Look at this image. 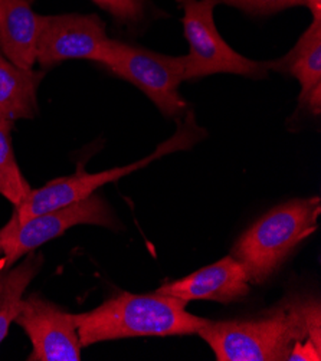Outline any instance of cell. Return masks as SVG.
Masks as SVG:
<instances>
[{"label": "cell", "instance_id": "11", "mask_svg": "<svg viewBox=\"0 0 321 361\" xmlns=\"http://www.w3.org/2000/svg\"><path fill=\"white\" fill-rule=\"evenodd\" d=\"M42 16L28 0H0V45L13 65L32 69L37 62Z\"/></svg>", "mask_w": 321, "mask_h": 361}, {"label": "cell", "instance_id": "7", "mask_svg": "<svg viewBox=\"0 0 321 361\" xmlns=\"http://www.w3.org/2000/svg\"><path fill=\"white\" fill-rule=\"evenodd\" d=\"M110 38L95 15L42 16L37 62L42 68L68 59H88L101 63Z\"/></svg>", "mask_w": 321, "mask_h": 361}, {"label": "cell", "instance_id": "10", "mask_svg": "<svg viewBox=\"0 0 321 361\" xmlns=\"http://www.w3.org/2000/svg\"><path fill=\"white\" fill-rule=\"evenodd\" d=\"M271 71H285L301 87L300 105L313 114L321 110V12L313 13L308 29L296 47L278 61H269Z\"/></svg>", "mask_w": 321, "mask_h": 361}, {"label": "cell", "instance_id": "8", "mask_svg": "<svg viewBox=\"0 0 321 361\" xmlns=\"http://www.w3.org/2000/svg\"><path fill=\"white\" fill-rule=\"evenodd\" d=\"M15 321L25 330L32 343L29 361H80L81 343L71 319L58 305L38 294L22 301Z\"/></svg>", "mask_w": 321, "mask_h": 361}, {"label": "cell", "instance_id": "15", "mask_svg": "<svg viewBox=\"0 0 321 361\" xmlns=\"http://www.w3.org/2000/svg\"><path fill=\"white\" fill-rule=\"evenodd\" d=\"M249 13L265 15L293 6H307L313 13L321 12V0H218Z\"/></svg>", "mask_w": 321, "mask_h": 361}, {"label": "cell", "instance_id": "17", "mask_svg": "<svg viewBox=\"0 0 321 361\" xmlns=\"http://www.w3.org/2000/svg\"><path fill=\"white\" fill-rule=\"evenodd\" d=\"M127 8H130L134 13L141 16V0H120Z\"/></svg>", "mask_w": 321, "mask_h": 361}, {"label": "cell", "instance_id": "14", "mask_svg": "<svg viewBox=\"0 0 321 361\" xmlns=\"http://www.w3.org/2000/svg\"><path fill=\"white\" fill-rule=\"evenodd\" d=\"M11 130L12 123L0 121V195L16 207L32 189L16 163Z\"/></svg>", "mask_w": 321, "mask_h": 361}, {"label": "cell", "instance_id": "16", "mask_svg": "<svg viewBox=\"0 0 321 361\" xmlns=\"http://www.w3.org/2000/svg\"><path fill=\"white\" fill-rule=\"evenodd\" d=\"M28 2L30 4L32 0H28ZM92 2L95 5H98L99 8L109 11L113 16H116L117 19H120L123 22H134L140 18L130 8H127L124 4H121L120 0H92Z\"/></svg>", "mask_w": 321, "mask_h": 361}, {"label": "cell", "instance_id": "4", "mask_svg": "<svg viewBox=\"0 0 321 361\" xmlns=\"http://www.w3.org/2000/svg\"><path fill=\"white\" fill-rule=\"evenodd\" d=\"M183 9V30L189 42L186 81L213 74H235L265 78L271 71L267 61H253L235 52L221 36L213 20L218 0H176Z\"/></svg>", "mask_w": 321, "mask_h": 361}, {"label": "cell", "instance_id": "18", "mask_svg": "<svg viewBox=\"0 0 321 361\" xmlns=\"http://www.w3.org/2000/svg\"><path fill=\"white\" fill-rule=\"evenodd\" d=\"M0 254H2V246H0Z\"/></svg>", "mask_w": 321, "mask_h": 361}, {"label": "cell", "instance_id": "2", "mask_svg": "<svg viewBox=\"0 0 321 361\" xmlns=\"http://www.w3.org/2000/svg\"><path fill=\"white\" fill-rule=\"evenodd\" d=\"M188 301L159 293H121L88 312L71 314L83 347L131 338L198 334L209 321L186 310Z\"/></svg>", "mask_w": 321, "mask_h": 361}, {"label": "cell", "instance_id": "5", "mask_svg": "<svg viewBox=\"0 0 321 361\" xmlns=\"http://www.w3.org/2000/svg\"><path fill=\"white\" fill-rule=\"evenodd\" d=\"M101 65L145 92L164 117L186 113L188 104L179 94L186 81L185 56H167L110 39Z\"/></svg>", "mask_w": 321, "mask_h": 361}, {"label": "cell", "instance_id": "12", "mask_svg": "<svg viewBox=\"0 0 321 361\" xmlns=\"http://www.w3.org/2000/svg\"><path fill=\"white\" fill-rule=\"evenodd\" d=\"M44 72L23 69L0 56V121L13 123L37 114V91Z\"/></svg>", "mask_w": 321, "mask_h": 361}, {"label": "cell", "instance_id": "1", "mask_svg": "<svg viewBox=\"0 0 321 361\" xmlns=\"http://www.w3.org/2000/svg\"><path fill=\"white\" fill-rule=\"evenodd\" d=\"M320 304L291 297L258 317L207 321L198 331L219 361L320 360Z\"/></svg>", "mask_w": 321, "mask_h": 361}, {"label": "cell", "instance_id": "9", "mask_svg": "<svg viewBox=\"0 0 321 361\" xmlns=\"http://www.w3.org/2000/svg\"><path fill=\"white\" fill-rule=\"evenodd\" d=\"M249 281L242 265L228 255L195 274L160 286L156 293L183 301L236 302L249 294Z\"/></svg>", "mask_w": 321, "mask_h": 361}, {"label": "cell", "instance_id": "6", "mask_svg": "<svg viewBox=\"0 0 321 361\" xmlns=\"http://www.w3.org/2000/svg\"><path fill=\"white\" fill-rule=\"evenodd\" d=\"M77 225L105 226L114 231L120 228L110 204L95 193L77 203L32 216L23 222H18L13 213L9 224L0 229L4 269H11L19 258Z\"/></svg>", "mask_w": 321, "mask_h": 361}, {"label": "cell", "instance_id": "3", "mask_svg": "<svg viewBox=\"0 0 321 361\" xmlns=\"http://www.w3.org/2000/svg\"><path fill=\"white\" fill-rule=\"evenodd\" d=\"M321 213L320 197L285 202L246 229L231 255L242 265L249 283L271 279L294 249L313 235Z\"/></svg>", "mask_w": 321, "mask_h": 361}, {"label": "cell", "instance_id": "13", "mask_svg": "<svg viewBox=\"0 0 321 361\" xmlns=\"http://www.w3.org/2000/svg\"><path fill=\"white\" fill-rule=\"evenodd\" d=\"M42 264V255L29 252L20 265L0 276V344L6 338L11 324L20 310L25 290L41 271Z\"/></svg>", "mask_w": 321, "mask_h": 361}]
</instances>
